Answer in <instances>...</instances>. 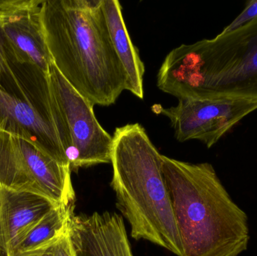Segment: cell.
Instances as JSON below:
<instances>
[{
	"instance_id": "cell-1",
	"label": "cell",
	"mask_w": 257,
	"mask_h": 256,
	"mask_svg": "<svg viewBox=\"0 0 257 256\" xmlns=\"http://www.w3.org/2000/svg\"><path fill=\"white\" fill-rule=\"evenodd\" d=\"M40 20L53 64L93 105L109 106L128 78L107 27L102 0H45Z\"/></svg>"
},
{
	"instance_id": "cell-2",
	"label": "cell",
	"mask_w": 257,
	"mask_h": 256,
	"mask_svg": "<svg viewBox=\"0 0 257 256\" xmlns=\"http://www.w3.org/2000/svg\"><path fill=\"white\" fill-rule=\"evenodd\" d=\"M162 159L181 256H238L247 250V214L232 201L214 167Z\"/></svg>"
},
{
	"instance_id": "cell-3",
	"label": "cell",
	"mask_w": 257,
	"mask_h": 256,
	"mask_svg": "<svg viewBox=\"0 0 257 256\" xmlns=\"http://www.w3.org/2000/svg\"><path fill=\"white\" fill-rule=\"evenodd\" d=\"M111 186L117 207L128 221L131 236L182 255L163 155L139 123L117 128L113 135Z\"/></svg>"
},
{
	"instance_id": "cell-4",
	"label": "cell",
	"mask_w": 257,
	"mask_h": 256,
	"mask_svg": "<svg viewBox=\"0 0 257 256\" xmlns=\"http://www.w3.org/2000/svg\"><path fill=\"white\" fill-rule=\"evenodd\" d=\"M157 87L178 99L216 94L257 99V18L171 51L159 70Z\"/></svg>"
},
{
	"instance_id": "cell-5",
	"label": "cell",
	"mask_w": 257,
	"mask_h": 256,
	"mask_svg": "<svg viewBox=\"0 0 257 256\" xmlns=\"http://www.w3.org/2000/svg\"><path fill=\"white\" fill-rule=\"evenodd\" d=\"M0 131L28 140L70 168L61 143L63 120L51 93L48 74L36 65L18 61L1 45Z\"/></svg>"
},
{
	"instance_id": "cell-6",
	"label": "cell",
	"mask_w": 257,
	"mask_h": 256,
	"mask_svg": "<svg viewBox=\"0 0 257 256\" xmlns=\"http://www.w3.org/2000/svg\"><path fill=\"white\" fill-rule=\"evenodd\" d=\"M71 172L28 140L0 131V187L68 207L75 199Z\"/></svg>"
},
{
	"instance_id": "cell-7",
	"label": "cell",
	"mask_w": 257,
	"mask_h": 256,
	"mask_svg": "<svg viewBox=\"0 0 257 256\" xmlns=\"http://www.w3.org/2000/svg\"><path fill=\"white\" fill-rule=\"evenodd\" d=\"M48 78L64 126L63 149L71 171L110 163L113 137L96 119L94 105L66 81L53 63Z\"/></svg>"
},
{
	"instance_id": "cell-8",
	"label": "cell",
	"mask_w": 257,
	"mask_h": 256,
	"mask_svg": "<svg viewBox=\"0 0 257 256\" xmlns=\"http://www.w3.org/2000/svg\"><path fill=\"white\" fill-rule=\"evenodd\" d=\"M256 109L257 99L223 94L178 99V105L170 108L152 107L154 113L169 119L178 141L198 140L208 148Z\"/></svg>"
},
{
	"instance_id": "cell-9",
	"label": "cell",
	"mask_w": 257,
	"mask_h": 256,
	"mask_svg": "<svg viewBox=\"0 0 257 256\" xmlns=\"http://www.w3.org/2000/svg\"><path fill=\"white\" fill-rule=\"evenodd\" d=\"M42 1H0V45L18 61L48 74L52 63L40 20Z\"/></svg>"
},
{
	"instance_id": "cell-10",
	"label": "cell",
	"mask_w": 257,
	"mask_h": 256,
	"mask_svg": "<svg viewBox=\"0 0 257 256\" xmlns=\"http://www.w3.org/2000/svg\"><path fill=\"white\" fill-rule=\"evenodd\" d=\"M69 223L78 256H134L120 215L108 211L75 215L73 210Z\"/></svg>"
},
{
	"instance_id": "cell-11",
	"label": "cell",
	"mask_w": 257,
	"mask_h": 256,
	"mask_svg": "<svg viewBox=\"0 0 257 256\" xmlns=\"http://www.w3.org/2000/svg\"><path fill=\"white\" fill-rule=\"evenodd\" d=\"M48 198L0 187V246L10 256L20 237L51 209Z\"/></svg>"
},
{
	"instance_id": "cell-12",
	"label": "cell",
	"mask_w": 257,
	"mask_h": 256,
	"mask_svg": "<svg viewBox=\"0 0 257 256\" xmlns=\"http://www.w3.org/2000/svg\"><path fill=\"white\" fill-rule=\"evenodd\" d=\"M102 7L114 51L127 75V90L142 99L145 65L130 39L121 5L117 0H102Z\"/></svg>"
},
{
	"instance_id": "cell-13",
	"label": "cell",
	"mask_w": 257,
	"mask_h": 256,
	"mask_svg": "<svg viewBox=\"0 0 257 256\" xmlns=\"http://www.w3.org/2000/svg\"><path fill=\"white\" fill-rule=\"evenodd\" d=\"M73 210L74 205L51 209L20 237L10 256L21 255L54 237L66 225Z\"/></svg>"
},
{
	"instance_id": "cell-14",
	"label": "cell",
	"mask_w": 257,
	"mask_h": 256,
	"mask_svg": "<svg viewBox=\"0 0 257 256\" xmlns=\"http://www.w3.org/2000/svg\"><path fill=\"white\" fill-rule=\"evenodd\" d=\"M69 220V218L54 237L20 256H78L71 236Z\"/></svg>"
},
{
	"instance_id": "cell-15",
	"label": "cell",
	"mask_w": 257,
	"mask_h": 256,
	"mask_svg": "<svg viewBox=\"0 0 257 256\" xmlns=\"http://www.w3.org/2000/svg\"><path fill=\"white\" fill-rule=\"evenodd\" d=\"M257 18V0L247 2V6L238 16L222 31V34L230 33L239 29Z\"/></svg>"
},
{
	"instance_id": "cell-16",
	"label": "cell",
	"mask_w": 257,
	"mask_h": 256,
	"mask_svg": "<svg viewBox=\"0 0 257 256\" xmlns=\"http://www.w3.org/2000/svg\"><path fill=\"white\" fill-rule=\"evenodd\" d=\"M0 256H6V254H5L4 251L2 249L1 246H0Z\"/></svg>"
}]
</instances>
